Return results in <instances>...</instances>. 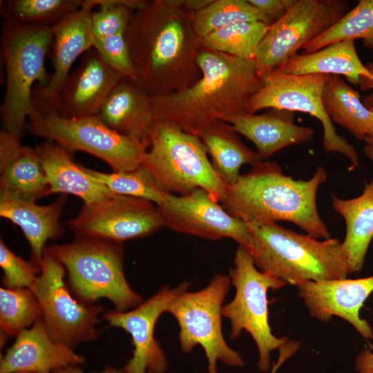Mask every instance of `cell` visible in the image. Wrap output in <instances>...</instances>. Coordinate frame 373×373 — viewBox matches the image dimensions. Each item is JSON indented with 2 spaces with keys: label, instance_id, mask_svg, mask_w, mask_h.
Instances as JSON below:
<instances>
[{
  "label": "cell",
  "instance_id": "20",
  "mask_svg": "<svg viewBox=\"0 0 373 373\" xmlns=\"http://www.w3.org/2000/svg\"><path fill=\"white\" fill-rule=\"evenodd\" d=\"M84 362V357L73 348L53 339L40 318L21 332L1 356L0 373H52L57 368Z\"/></svg>",
  "mask_w": 373,
  "mask_h": 373
},
{
  "label": "cell",
  "instance_id": "18",
  "mask_svg": "<svg viewBox=\"0 0 373 373\" xmlns=\"http://www.w3.org/2000/svg\"><path fill=\"white\" fill-rule=\"evenodd\" d=\"M298 295L309 314L322 322L338 316L350 323L365 339H373L369 323L360 309L373 291V276L358 279L309 281L298 287Z\"/></svg>",
  "mask_w": 373,
  "mask_h": 373
},
{
  "label": "cell",
  "instance_id": "22",
  "mask_svg": "<svg viewBox=\"0 0 373 373\" xmlns=\"http://www.w3.org/2000/svg\"><path fill=\"white\" fill-rule=\"evenodd\" d=\"M20 139L0 132V191L36 202L48 195V180L37 150L22 145Z\"/></svg>",
  "mask_w": 373,
  "mask_h": 373
},
{
  "label": "cell",
  "instance_id": "15",
  "mask_svg": "<svg viewBox=\"0 0 373 373\" xmlns=\"http://www.w3.org/2000/svg\"><path fill=\"white\" fill-rule=\"evenodd\" d=\"M157 207L164 227L170 229L211 240L229 238L247 250L251 246L247 224L229 214L203 189L181 195L167 194Z\"/></svg>",
  "mask_w": 373,
  "mask_h": 373
},
{
  "label": "cell",
  "instance_id": "44",
  "mask_svg": "<svg viewBox=\"0 0 373 373\" xmlns=\"http://www.w3.org/2000/svg\"><path fill=\"white\" fill-rule=\"evenodd\" d=\"M52 373H84L83 370L77 365H68L55 370Z\"/></svg>",
  "mask_w": 373,
  "mask_h": 373
},
{
  "label": "cell",
  "instance_id": "4",
  "mask_svg": "<svg viewBox=\"0 0 373 373\" xmlns=\"http://www.w3.org/2000/svg\"><path fill=\"white\" fill-rule=\"evenodd\" d=\"M251 236L247 250L256 267L287 284L346 278L350 274L337 238L319 241L276 223L245 222Z\"/></svg>",
  "mask_w": 373,
  "mask_h": 373
},
{
  "label": "cell",
  "instance_id": "35",
  "mask_svg": "<svg viewBox=\"0 0 373 373\" xmlns=\"http://www.w3.org/2000/svg\"><path fill=\"white\" fill-rule=\"evenodd\" d=\"M86 170L113 193L149 200L162 204L167 194L157 185L153 178L142 167L128 171L104 173L85 167Z\"/></svg>",
  "mask_w": 373,
  "mask_h": 373
},
{
  "label": "cell",
  "instance_id": "10",
  "mask_svg": "<svg viewBox=\"0 0 373 373\" xmlns=\"http://www.w3.org/2000/svg\"><path fill=\"white\" fill-rule=\"evenodd\" d=\"M28 132L72 151H82L104 161L113 171H128L140 166L150 146L109 128L96 115L68 118L56 111L29 119Z\"/></svg>",
  "mask_w": 373,
  "mask_h": 373
},
{
  "label": "cell",
  "instance_id": "34",
  "mask_svg": "<svg viewBox=\"0 0 373 373\" xmlns=\"http://www.w3.org/2000/svg\"><path fill=\"white\" fill-rule=\"evenodd\" d=\"M42 313L33 292L28 288H0L1 338L17 336L29 328Z\"/></svg>",
  "mask_w": 373,
  "mask_h": 373
},
{
  "label": "cell",
  "instance_id": "40",
  "mask_svg": "<svg viewBox=\"0 0 373 373\" xmlns=\"http://www.w3.org/2000/svg\"><path fill=\"white\" fill-rule=\"evenodd\" d=\"M300 343L295 341H288L278 350V357L276 362L271 365L270 373H277L279 367L299 349Z\"/></svg>",
  "mask_w": 373,
  "mask_h": 373
},
{
  "label": "cell",
  "instance_id": "21",
  "mask_svg": "<svg viewBox=\"0 0 373 373\" xmlns=\"http://www.w3.org/2000/svg\"><path fill=\"white\" fill-rule=\"evenodd\" d=\"M226 123L254 143L262 160L285 147L309 141L314 134L312 128L296 124L294 113L286 110L270 108L262 114L246 112Z\"/></svg>",
  "mask_w": 373,
  "mask_h": 373
},
{
  "label": "cell",
  "instance_id": "26",
  "mask_svg": "<svg viewBox=\"0 0 373 373\" xmlns=\"http://www.w3.org/2000/svg\"><path fill=\"white\" fill-rule=\"evenodd\" d=\"M278 70L288 75H343L355 86L373 82L357 54L354 40L334 43L309 54L297 53Z\"/></svg>",
  "mask_w": 373,
  "mask_h": 373
},
{
  "label": "cell",
  "instance_id": "25",
  "mask_svg": "<svg viewBox=\"0 0 373 373\" xmlns=\"http://www.w3.org/2000/svg\"><path fill=\"white\" fill-rule=\"evenodd\" d=\"M66 195H61L53 203L39 205L17 195L0 191V216L20 227L31 249V260L41 265L45 243L64 234L60 217Z\"/></svg>",
  "mask_w": 373,
  "mask_h": 373
},
{
  "label": "cell",
  "instance_id": "16",
  "mask_svg": "<svg viewBox=\"0 0 373 373\" xmlns=\"http://www.w3.org/2000/svg\"><path fill=\"white\" fill-rule=\"evenodd\" d=\"M189 283L163 287L157 293L133 309L125 312L109 310L104 318L109 325L128 332L132 338V357L124 367L126 373H165L168 368L164 351L155 338V327L162 313L180 294L187 291Z\"/></svg>",
  "mask_w": 373,
  "mask_h": 373
},
{
  "label": "cell",
  "instance_id": "41",
  "mask_svg": "<svg viewBox=\"0 0 373 373\" xmlns=\"http://www.w3.org/2000/svg\"><path fill=\"white\" fill-rule=\"evenodd\" d=\"M355 367L358 373H373V353L368 349L363 350L356 358Z\"/></svg>",
  "mask_w": 373,
  "mask_h": 373
},
{
  "label": "cell",
  "instance_id": "36",
  "mask_svg": "<svg viewBox=\"0 0 373 373\" xmlns=\"http://www.w3.org/2000/svg\"><path fill=\"white\" fill-rule=\"evenodd\" d=\"M99 9L91 13L95 39L125 34L133 12L143 6V0H91Z\"/></svg>",
  "mask_w": 373,
  "mask_h": 373
},
{
  "label": "cell",
  "instance_id": "12",
  "mask_svg": "<svg viewBox=\"0 0 373 373\" xmlns=\"http://www.w3.org/2000/svg\"><path fill=\"white\" fill-rule=\"evenodd\" d=\"M330 75H288L275 70L262 77V84L251 97L247 111L250 113L275 108L307 113L318 119L323 128V147L326 153H338L350 160V170L360 164L354 146L335 130L323 103L325 85Z\"/></svg>",
  "mask_w": 373,
  "mask_h": 373
},
{
  "label": "cell",
  "instance_id": "38",
  "mask_svg": "<svg viewBox=\"0 0 373 373\" xmlns=\"http://www.w3.org/2000/svg\"><path fill=\"white\" fill-rule=\"evenodd\" d=\"M124 35L95 39L93 48L116 73L124 78L139 81Z\"/></svg>",
  "mask_w": 373,
  "mask_h": 373
},
{
  "label": "cell",
  "instance_id": "11",
  "mask_svg": "<svg viewBox=\"0 0 373 373\" xmlns=\"http://www.w3.org/2000/svg\"><path fill=\"white\" fill-rule=\"evenodd\" d=\"M64 267L46 249L41 271L30 288L40 305L47 331L71 348L98 337L96 326L104 307L79 300L64 280Z\"/></svg>",
  "mask_w": 373,
  "mask_h": 373
},
{
  "label": "cell",
  "instance_id": "13",
  "mask_svg": "<svg viewBox=\"0 0 373 373\" xmlns=\"http://www.w3.org/2000/svg\"><path fill=\"white\" fill-rule=\"evenodd\" d=\"M341 0H296L289 10L269 26L254 58L261 77L282 68L308 42L321 35L346 12Z\"/></svg>",
  "mask_w": 373,
  "mask_h": 373
},
{
  "label": "cell",
  "instance_id": "48",
  "mask_svg": "<svg viewBox=\"0 0 373 373\" xmlns=\"http://www.w3.org/2000/svg\"><path fill=\"white\" fill-rule=\"evenodd\" d=\"M15 373H32V372H15Z\"/></svg>",
  "mask_w": 373,
  "mask_h": 373
},
{
  "label": "cell",
  "instance_id": "47",
  "mask_svg": "<svg viewBox=\"0 0 373 373\" xmlns=\"http://www.w3.org/2000/svg\"><path fill=\"white\" fill-rule=\"evenodd\" d=\"M99 373H126L123 369L119 370L114 367L106 366Z\"/></svg>",
  "mask_w": 373,
  "mask_h": 373
},
{
  "label": "cell",
  "instance_id": "5",
  "mask_svg": "<svg viewBox=\"0 0 373 373\" xmlns=\"http://www.w3.org/2000/svg\"><path fill=\"white\" fill-rule=\"evenodd\" d=\"M53 41L52 27L3 21L1 52L6 90L0 108L3 129L21 138L26 122L39 113L32 102L34 88L44 87L50 75L45 58Z\"/></svg>",
  "mask_w": 373,
  "mask_h": 373
},
{
  "label": "cell",
  "instance_id": "23",
  "mask_svg": "<svg viewBox=\"0 0 373 373\" xmlns=\"http://www.w3.org/2000/svg\"><path fill=\"white\" fill-rule=\"evenodd\" d=\"M150 98L139 81L124 77L107 95L96 116L122 135L149 141L155 122Z\"/></svg>",
  "mask_w": 373,
  "mask_h": 373
},
{
  "label": "cell",
  "instance_id": "2",
  "mask_svg": "<svg viewBox=\"0 0 373 373\" xmlns=\"http://www.w3.org/2000/svg\"><path fill=\"white\" fill-rule=\"evenodd\" d=\"M197 64L201 77L193 85L150 99L154 121L170 123L200 137L214 122H227L247 112V104L260 88L262 77L254 59L205 48Z\"/></svg>",
  "mask_w": 373,
  "mask_h": 373
},
{
  "label": "cell",
  "instance_id": "9",
  "mask_svg": "<svg viewBox=\"0 0 373 373\" xmlns=\"http://www.w3.org/2000/svg\"><path fill=\"white\" fill-rule=\"evenodd\" d=\"M231 281L229 276L217 274L203 289L185 291L169 305L166 312L177 321L181 350L190 352L196 345L204 350L207 373H217V362L241 367L240 354L227 343L222 330V309Z\"/></svg>",
  "mask_w": 373,
  "mask_h": 373
},
{
  "label": "cell",
  "instance_id": "1",
  "mask_svg": "<svg viewBox=\"0 0 373 373\" xmlns=\"http://www.w3.org/2000/svg\"><path fill=\"white\" fill-rule=\"evenodd\" d=\"M194 14L180 0L146 1L135 10L125 38L138 80L151 97L182 91L197 82V60L204 48Z\"/></svg>",
  "mask_w": 373,
  "mask_h": 373
},
{
  "label": "cell",
  "instance_id": "39",
  "mask_svg": "<svg viewBox=\"0 0 373 373\" xmlns=\"http://www.w3.org/2000/svg\"><path fill=\"white\" fill-rule=\"evenodd\" d=\"M274 23L293 6L296 0H248Z\"/></svg>",
  "mask_w": 373,
  "mask_h": 373
},
{
  "label": "cell",
  "instance_id": "42",
  "mask_svg": "<svg viewBox=\"0 0 373 373\" xmlns=\"http://www.w3.org/2000/svg\"><path fill=\"white\" fill-rule=\"evenodd\" d=\"M211 1L212 0H180L182 6L193 14L205 8Z\"/></svg>",
  "mask_w": 373,
  "mask_h": 373
},
{
  "label": "cell",
  "instance_id": "33",
  "mask_svg": "<svg viewBox=\"0 0 373 373\" xmlns=\"http://www.w3.org/2000/svg\"><path fill=\"white\" fill-rule=\"evenodd\" d=\"M269 26L262 21L239 22L202 39L204 48L245 59H254Z\"/></svg>",
  "mask_w": 373,
  "mask_h": 373
},
{
  "label": "cell",
  "instance_id": "19",
  "mask_svg": "<svg viewBox=\"0 0 373 373\" xmlns=\"http://www.w3.org/2000/svg\"><path fill=\"white\" fill-rule=\"evenodd\" d=\"M122 78L91 48L67 78L56 112L68 118L96 115L107 95Z\"/></svg>",
  "mask_w": 373,
  "mask_h": 373
},
{
  "label": "cell",
  "instance_id": "37",
  "mask_svg": "<svg viewBox=\"0 0 373 373\" xmlns=\"http://www.w3.org/2000/svg\"><path fill=\"white\" fill-rule=\"evenodd\" d=\"M0 266L3 271L2 283L7 288L30 289L41 271V265L16 255L1 239Z\"/></svg>",
  "mask_w": 373,
  "mask_h": 373
},
{
  "label": "cell",
  "instance_id": "28",
  "mask_svg": "<svg viewBox=\"0 0 373 373\" xmlns=\"http://www.w3.org/2000/svg\"><path fill=\"white\" fill-rule=\"evenodd\" d=\"M238 135L229 124L216 121L200 136L214 171L227 187L237 181L244 164L253 166L262 161L257 151L244 144Z\"/></svg>",
  "mask_w": 373,
  "mask_h": 373
},
{
  "label": "cell",
  "instance_id": "29",
  "mask_svg": "<svg viewBox=\"0 0 373 373\" xmlns=\"http://www.w3.org/2000/svg\"><path fill=\"white\" fill-rule=\"evenodd\" d=\"M324 108L332 122L365 141L373 136V113L361 100L359 92L338 75H330L323 93Z\"/></svg>",
  "mask_w": 373,
  "mask_h": 373
},
{
  "label": "cell",
  "instance_id": "7",
  "mask_svg": "<svg viewBox=\"0 0 373 373\" xmlns=\"http://www.w3.org/2000/svg\"><path fill=\"white\" fill-rule=\"evenodd\" d=\"M150 146L140 164L166 194L185 195L200 188L219 202L227 186L214 171L200 137L155 121Z\"/></svg>",
  "mask_w": 373,
  "mask_h": 373
},
{
  "label": "cell",
  "instance_id": "6",
  "mask_svg": "<svg viewBox=\"0 0 373 373\" xmlns=\"http://www.w3.org/2000/svg\"><path fill=\"white\" fill-rule=\"evenodd\" d=\"M45 249L64 267L67 284L81 302L93 304L106 298L115 310L125 312L144 301L126 278L122 243L76 237L73 242Z\"/></svg>",
  "mask_w": 373,
  "mask_h": 373
},
{
  "label": "cell",
  "instance_id": "31",
  "mask_svg": "<svg viewBox=\"0 0 373 373\" xmlns=\"http://www.w3.org/2000/svg\"><path fill=\"white\" fill-rule=\"evenodd\" d=\"M3 21L28 26L52 27L79 9L82 0H3L0 1Z\"/></svg>",
  "mask_w": 373,
  "mask_h": 373
},
{
  "label": "cell",
  "instance_id": "45",
  "mask_svg": "<svg viewBox=\"0 0 373 373\" xmlns=\"http://www.w3.org/2000/svg\"><path fill=\"white\" fill-rule=\"evenodd\" d=\"M365 66L368 69V70L370 72L371 75L373 77V63H369L365 64ZM360 88L363 90H367L369 89H373V82L371 83L362 84L360 86Z\"/></svg>",
  "mask_w": 373,
  "mask_h": 373
},
{
  "label": "cell",
  "instance_id": "30",
  "mask_svg": "<svg viewBox=\"0 0 373 373\" xmlns=\"http://www.w3.org/2000/svg\"><path fill=\"white\" fill-rule=\"evenodd\" d=\"M361 39L373 52V0H360L332 26L307 43L301 54H309L330 44Z\"/></svg>",
  "mask_w": 373,
  "mask_h": 373
},
{
  "label": "cell",
  "instance_id": "24",
  "mask_svg": "<svg viewBox=\"0 0 373 373\" xmlns=\"http://www.w3.org/2000/svg\"><path fill=\"white\" fill-rule=\"evenodd\" d=\"M37 150L48 184V195L53 193L71 194L93 204L115 195L91 175L85 166L75 162L71 151L47 140Z\"/></svg>",
  "mask_w": 373,
  "mask_h": 373
},
{
  "label": "cell",
  "instance_id": "43",
  "mask_svg": "<svg viewBox=\"0 0 373 373\" xmlns=\"http://www.w3.org/2000/svg\"><path fill=\"white\" fill-rule=\"evenodd\" d=\"M364 105L373 113V93L363 97ZM367 144H373V136L368 137L365 141Z\"/></svg>",
  "mask_w": 373,
  "mask_h": 373
},
{
  "label": "cell",
  "instance_id": "14",
  "mask_svg": "<svg viewBox=\"0 0 373 373\" xmlns=\"http://www.w3.org/2000/svg\"><path fill=\"white\" fill-rule=\"evenodd\" d=\"M77 238L122 242L148 236L164 227L157 205L139 198L113 195L93 204H84L67 222Z\"/></svg>",
  "mask_w": 373,
  "mask_h": 373
},
{
  "label": "cell",
  "instance_id": "27",
  "mask_svg": "<svg viewBox=\"0 0 373 373\" xmlns=\"http://www.w3.org/2000/svg\"><path fill=\"white\" fill-rule=\"evenodd\" d=\"M332 202L334 211L345 222V236L341 244L349 273L358 272L373 238V178L369 182H365L360 195L345 200L332 193Z\"/></svg>",
  "mask_w": 373,
  "mask_h": 373
},
{
  "label": "cell",
  "instance_id": "3",
  "mask_svg": "<svg viewBox=\"0 0 373 373\" xmlns=\"http://www.w3.org/2000/svg\"><path fill=\"white\" fill-rule=\"evenodd\" d=\"M251 166L226 189L220 202L229 214L245 222L288 221L314 238H331L316 205L318 189L327 178L323 168L304 180L286 175L274 162Z\"/></svg>",
  "mask_w": 373,
  "mask_h": 373
},
{
  "label": "cell",
  "instance_id": "46",
  "mask_svg": "<svg viewBox=\"0 0 373 373\" xmlns=\"http://www.w3.org/2000/svg\"><path fill=\"white\" fill-rule=\"evenodd\" d=\"M364 154L373 163V144H367L363 148Z\"/></svg>",
  "mask_w": 373,
  "mask_h": 373
},
{
  "label": "cell",
  "instance_id": "17",
  "mask_svg": "<svg viewBox=\"0 0 373 373\" xmlns=\"http://www.w3.org/2000/svg\"><path fill=\"white\" fill-rule=\"evenodd\" d=\"M94 6L85 0L82 7L52 26V67L48 83L35 86L32 102L40 114L57 111L59 96L70 70L76 59L93 47L95 37L91 30V13Z\"/></svg>",
  "mask_w": 373,
  "mask_h": 373
},
{
  "label": "cell",
  "instance_id": "8",
  "mask_svg": "<svg viewBox=\"0 0 373 373\" xmlns=\"http://www.w3.org/2000/svg\"><path fill=\"white\" fill-rule=\"evenodd\" d=\"M233 267L229 276L236 291L233 300L223 305L222 315L231 325L232 339L240 336L242 331L249 333L258 352V367L267 372L271 367V354L279 350L289 338L275 336L269 323L267 292L285 287L287 283L258 269L249 252L238 247Z\"/></svg>",
  "mask_w": 373,
  "mask_h": 373
},
{
  "label": "cell",
  "instance_id": "32",
  "mask_svg": "<svg viewBox=\"0 0 373 373\" xmlns=\"http://www.w3.org/2000/svg\"><path fill=\"white\" fill-rule=\"evenodd\" d=\"M248 21H262L269 26L272 21L248 0H212L193 15V24L202 39L227 26Z\"/></svg>",
  "mask_w": 373,
  "mask_h": 373
}]
</instances>
